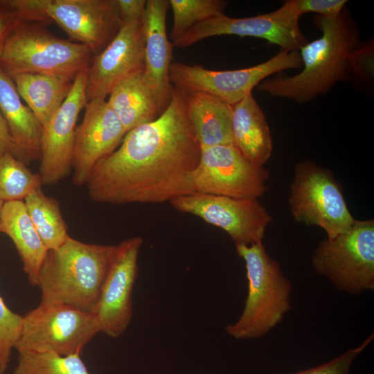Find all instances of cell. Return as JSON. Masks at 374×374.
I'll return each mask as SVG.
<instances>
[{"mask_svg":"<svg viewBox=\"0 0 374 374\" xmlns=\"http://www.w3.org/2000/svg\"><path fill=\"white\" fill-rule=\"evenodd\" d=\"M201 145L180 90L172 86L166 108L155 120L128 131L119 146L93 168L86 184L101 204H161L192 193L190 177Z\"/></svg>","mask_w":374,"mask_h":374,"instance_id":"obj_1","label":"cell"},{"mask_svg":"<svg viewBox=\"0 0 374 374\" xmlns=\"http://www.w3.org/2000/svg\"><path fill=\"white\" fill-rule=\"evenodd\" d=\"M143 240L129 238L116 245V250L101 292L92 312L100 332L112 338L121 337L132 317V292L139 271V256Z\"/></svg>","mask_w":374,"mask_h":374,"instance_id":"obj_14","label":"cell"},{"mask_svg":"<svg viewBox=\"0 0 374 374\" xmlns=\"http://www.w3.org/2000/svg\"><path fill=\"white\" fill-rule=\"evenodd\" d=\"M173 13L172 44L194 26L224 14L228 2L222 0H170Z\"/></svg>","mask_w":374,"mask_h":374,"instance_id":"obj_28","label":"cell"},{"mask_svg":"<svg viewBox=\"0 0 374 374\" xmlns=\"http://www.w3.org/2000/svg\"><path fill=\"white\" fill-rule=\"evenodd\" d=\"M293 10L300 18L308 12L321 17H335L339 15L348 2L345 0H288Z\"/></svg>","mask_w":374,"mask_h":374,"instance_id":"obj_31","label":"cell"},{"mask_svg":"<svg viewBox=\"0 0 374 374\" xmlns=\"http://www.w3.org/2000/svg\"><path fill=\"white\" fill-rule=\"evenodd\" d=\"M4 202L0 200V217H1V212L3 207ZM0 232H1V219H0Z\"/></svg>","mask_w":374,"mask_h":374,"instance_id":"obj_36","label":"cell"},{"mask_svg":"<svg viewBox=\"0 0 374 374\" xmlns=\"http://www.w3.org/2000/svg\"><path fill=\"white\" fill-rule=\"evenodd\" d=\"M24 202L33 225L48 250L55 249L69 238L60 204L42 188L30 193Z\"/></svg>","mask_w":374,"mask_h":374,"instance_id":"obj_25","label":"cell"},{"mask_svg":"<svg viewBox=\"0 0 374 374\" xmlns=\"http://www.w3.org/2000/svg\"><path fill=\"white\" fill-rule=\"evenodd\" d=\"M0 112L8 125L18 159H39L42 126L20 97L15 84L0 66Z\"/></svg>","mask_w":374,"mask_h":374,"instance_id":"obj_20","label":"cell"},{"mask_svg":"<svg viewBox=\"0 0 374 374\" xmlns=\"http://www.w3.org/2000/svg\"><path fill=\"white\" fill-rule=\"evenodd\" d=\"M12 374H92L80 354L64 356L53 351L18 353Z\"/></svg>","mask_w":374,"mask_h":374,"instance_id":"obj_27","label":"cell"},{"mask_svg":"<svg viewBox=\"0 0 374 374\" xmlns=\"http://www.w3.org/2000/svg\"><path fill=\"white\" fill-rule=\"evenodd\" d=\"M178 89L201 148L233 144L232 105L207 92Z\"/></svg>","mask_w":374,"mask_h":374,"instance_id":"obj_19","label":"cell"},{"mask_svg":"<svg viewBox=\"0 0 374 374\" xmlns=\"http://www.w3.org/2000/svg\"><path fill=\"white\" fill-rule=\"evenodd\" d=\"M142 74L143 71L123 80L112 90L107 100L126 132L161 114Z\"/></svg>","mask_w":374,"mask_h":374,"instance_id":"obj_24","label":"cell"},{"mask_svg":"<svg viewBox=\"0 0 374 374\" xmlns=\"http://www.w3.org/2000/svg\"><path fill=\"white\" fill-rule=\"evenodd\" d=\"M235 249L245 264L248 292L240 316L225 330L238 340L262 338L291 310L292 283L262 242L236 244Z\"/></svg>","mask_w":374,"mask_h":374,"instance_id":"obj_4","label":"cell"},{"mask_svg":"<svg viewBox=\"0 0 374 374\" xmlns=\"http://www.w3.org/2000/svg\"><path fill=\"white\" fill-rule=\"evenodd\" d=\"M84 108L82 123L75 127L73 150L72 181L78 186L86 185L96 163L112 153L127 133L105 99L92 100Z\"/></svg>","mask_w":374,"mask_h":374,"instance_id":"obj_17","label":"cell"},{"mask_svg":"<svg viewBox=\"0 0 374 374\" xmlns=\"http://www.w3.org/2000/svg\"><path fill=\"white\" fill-rule=\"evenodd\" d=\"M95 317L64 304H44L24 316L23 326L15 345L17 352L53 351L67 356L81 354L98 333Z\"/></svg>","mask_w":374,"mask_h":374,"instance_id":"obj_9","label":"cell"},{"mask_svg":"<svg viewBox=\"0 0 374 374\" xmlns=\"http://www.w3.org/2000/svg\"><path fill=\"white\" fill-rule=\"evenodd\" d=\"M374 334L372 333L358 346L348 349L328 362L305 370L285 374H348L354 361L371 343Z\"/></svg>","mask_w":374,"mask_h":374,"instance_id":"obj_30","label":"cell"},{"mask_svg":"<svg viewBox=\"0 0 374 374\" xmlns=\"http://www.w3.org/2000/svg\"><path fill=\"white\" fill-rule=\"evenodd\" d=\"M0 219L1 232L12 240L29 282L37 285L48 249L37 233L24 201L4 202Z\"/></svg>","mask_w":374,"mask_h":374,"instance_id":"obj_22","label":"cell"},{"mask_svg":"<svg viewBox=\"0 0 374 374\" xmlns=\"http://www.w3.org/2000/svg\"><path fill=\"white\" fill-rule=\"evenodd\" d=\"M42 186L39 174L32 172L23 161L11 153L0 155L1 201H24Z\"/></svg>","mask_w":374,"mask_h":374,"instance_id":"obj_26","label":"cell"},{"mask_svg":"<svg viewBox=\"0 0 374 374\" xmlns=\"http://www.w3.org/2000/svg\"><path fill=\"white\" fill-rule=\"evenodd\" d=\"M93 54L84 45L60 38L40 21H22L8 36L0 66L10 76L41 73L73 80L89 69Z\"/></svg>","mask_w":374,"mask_h":374,"instance_id":"obj_5","label":"cell"},{"mask_svg":"<svg viewBox=\"0 0 374 374\" xmlns=\"http://www.w3.org/2000/svg\"><path fill=\"white\" fill-rule=\"evenodd\" d=\"M350 74L359 78H371L373 75V46L371 42L360 44L350 57Z\"/></svg>","mask_w":374,"mask_h":374,"instance_id":"obj_32","label":"cell"},{"mask_svg":"<svg viewBox=\"0 0 374 374\" xmlns=\"http://www.w3.org/2000/svg\"><path fill=\"white\" fill-rule=\"evenodd\" d=\"M299 19L288 1L273 12L254 17L235 18L224 13L194 26L172 46L185 48L213 36L237 35L262 38L282 50L299 51L308 42Z\"/></svg>","mask_w":374,"mask_h":374,"instance_id":"obj_13","label":"cell"},{"mask_svg":"<svg viewBox=\"0 0 374 374\" xmlns=\"http://www.w3.org/2000/svg\"><path fill=\"white\" fill-rule=\"evenodd\" d=\"M301 66L299 51L281 50L262 63L235 70H211L174 62L170 66L169 78L173 87L207 92L233 105L270 75Z\"/></svg>","mask_w":374,"mask_h":374,"instance_id":"obj_10","label":"cell"},{"mask_svg":"<svg viewBox=\"0 0 374 374\" xmlns=\"http://www.w3.org/2000/svg\"><path fill=\"white\" fill-rule=\"evenodd\" d=\"M17 90L42 127L60 107L73 80L41 73H19L10 76Z\"/></svg>","mask_w":374,"mask_h":374,"instance_id":"obj_23","label":"cell"},{"mask_svg":"<svg viewBox=\"0 0 374 374\" xmlns=\"http://www.w3.org/2000/svg\"><path fill=\"white\" fill-rule=\"evenodd\" d=\"M269 172L247 159L233 144L201 148L190 177L193 193L258 199L267 190Z\"/></svg>","mask_w":374,"mask_h":374,"instance_id":"obj_11","label":"cell"},{"mask_svg":"<svg viewBox=\"0 0 374 374\" xmlns=\"http://www.w3.org/2000/svg\"><path fill=\"white\" fill-rule=\"evenodd\" d=\"M144 48L143 18L123 21L111 42L93 55L87 71L86 102L105 99L123 80L143 71Z\"/></svg>","mask_w":374,"mask_h":374,"instance_id":"obj_15","label":"cell"},{"mask_svg":"<svg viewBox=\"0 0 374 374\" xmlns=\"http://www.w3.org/2000/svg\"><path fill=\"white\" fill-rule=\"evenodd\" d=\"M26 21H54L96 55L114 38L123 21L116 0H10Z\"/></svg>","mask_w":374,"mask_h":374,"instance_id":"obj_6","label":"cell"},{"mask_svg":"<svg viewBox=\"0 0 374 374\" xmlns=\"http://www.w3.org/2000/svg\"><path fill=\"white\" fill-rule=\"evenodd\" d=\"M177 211L195 215L224 231L235 244L262 242L271 215L258 199L192 193L169 202Z\"/></svg>","mask_w":374,"mask_h":374,"instance_id":"obj_12","label":"cell"},{"mask_svg":"<svg viewBox=\"0 0 374 374\" xmlns=\"http://www.w3.org/2000/svg\"><path fill=\"white\" fill-rule=\"evenodd\" d=\"M233 144L253 164L263 168L270 159L273 141L265 115L252 93L232 105Z\"/></svg>","mask_w":374,"mask_h":374,"instance_id":"obj_21","label":"cell"},{"mask_svg":"<svg viewBox=\"0 0 374 374\" xmlns=\"http://www.w3.org/2000/svg\"><path fill=\"white\" fill-rule=\"evenodd\" d=\"M87 71L76 75L66 99L42 127L38 174L42 185L55 184L72 170L76 121L87 103Z\"/></svg>","mask_w":374,"mask_h":374,"instance_id":"obj_16","label":"cell"},{"mask_svg":"<svg viewBox=\"0 0 374 374\" xmlns=\"http://www.w3.org/2000/svg\"><path fill=\"white\" fill-rule=\"evenodd\" d=\"M167 0L146 1L143 17L145 48L143 80L153 96L161 114L171 96L169 70L172 44L166 32Z\"/></svg>","mask_w":374,"mask_h":374,"instance_id":"obj_18","label":"cell"},{"mask_svg":"<svg viewBox=\"0 0 374 374\" xmlns=\"http://www.w3.org/2000/svg\"><path fill=\"white\" fill-rule=\"evenodd\" d=\"M24 316L11 311L0 296V374H5L12 349L21 332Z\"/></svg>","mask_w":374,"mask_h":374,"instance_id":"obj_29","label":"cell"},{"mask_svg":"<svg viewBox=\"0 0 374 374\" xmlns=\"http://www.w3.org/2000/svg\"><path fill=\"white\" fill-rule=\"evenodd\" d=\"M321 37L299 50L303 68L297 74L265 79L258 90L272 96L306 103L328 92L350 74V57L360 44L359 33L343 11L335 17H314Z\"/></svg>","mask_w":374,"mask_h":374,"instance_id":"obj_2","label":"cell"},{"mask_svg":"<svg viewBox=\"0 0 374 374\" xmlns=\"http://www.w3.org/2000/svg\"><path fill=\"white\" fill-rule=\"evenodd\" d=\"M5 153H11L18 158L8 125L0 112V155Z\"/></svg>","mask_w":374,"mask_h":374,"instance_id":"obj_35","label":"cell"},{"mask_svg":"<svg viewBox=\"0 0 374 374\" xmlns=\"http://www.w3.org/2000/svg\"><path fill=\"white\" fill-rule=\"evenodd\" d=\"M289 204L296 222L322 228L328 239L346 231L355 220L332 172L308 160L294 167Z\"/></svg>","mask_w":374,"mask_h":374,"instance_id":"obj_8","label":"cell"},{"mask_svg":"<svg viewBox=\"0 0 374 374\" xmlns=\"http://www.w3.org/2000/svg\"><path fill=\"white\" fill-rule=\"evenodd\" d=\"M311 262L339 291L359 295L373 290L374 220H355L344 232L321 242Z\"/></svg>","mask_w":374,"mask_h":374,"instance_id":"obj_7","label":"cell"},{"mask_svg":"<svg viewBox=\"0 0 374 374\" xmlns=\"http://www.w3.org/2000/svg\"><path fill=\"white\" fill-rule=\"evenodd\" d=\"M116 1L123 21L143 18L146 1L116 0Z\"/></svg>","mask_w":374,"mask_h":374,"instance_id":"obj_34","label":"cell"},{"mask_svg":"<svg viewBox=\"0 0 374 374\" xmlns=\"http://www.w3.org/2000/svg\"><path fill=\"white\" fill-rule=\"evenodd\" d=\"M22 21L10 0H0V54L8 36Z\"/></svg>","mask_w":374,"mask_h":374,"instance_id":"obj_33","label":"cell"},{"mask_svg":"<svg viewBox=\"0 0 374 374\" xmlns=\"http://www.w3.org/2000/svg\"><path fill=\"white\" fill-rule=\"evenodd\" d=\"M116 245L88 244L69 238L48 250L37 285L44 304H64L91 312L98 302Z\"/></svg>","mask_w":374,"mask_h":374,"instance_id":"obj_3","label":"cell"}]
</instances>
